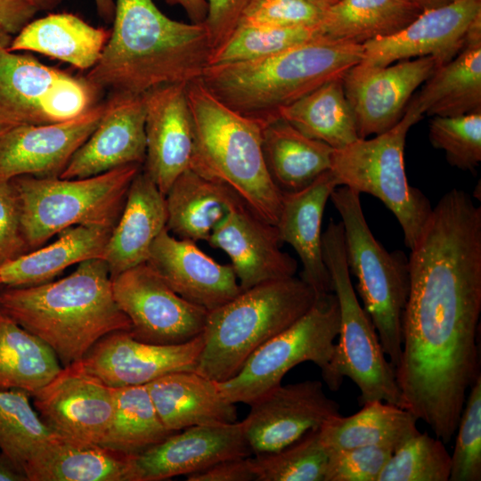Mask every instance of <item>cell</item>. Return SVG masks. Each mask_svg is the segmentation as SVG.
Segmentation results:
<instances>
[{"mask_svg": "<svg viewBox=\"0 0 481 481\" xmlns=\"http://www.w3.org/2000/svg\"><path fill=\"white\" fill-rule=\"evenodd\" d=\"M173 434L161 422L145 385L113 387V412L99 445L135 455Z\"/></svg>", "mask_w": 481, "mask_h": 481, "instance_id": "cell-38", "label": "cell"}, {"mask_svg": "<svg viewBox=\"0 0 481 481\" xmlns=\"http://www.w3.org/2000/svg\"><path fill=\"white\" fill-rule=\"evenodd\" d=\"M187 481L256 480L249 457L222 461L201 471L186 476Z\"/></svg>", "mask_w": 481, "mask_h": 481, "instance_id": "cell-49", "label": "cell"}, {"mask_svg": "<svg viewBox=\"0 0 481 481\" xmlns=\"http://www.w3.org/2000/svg\"><path fill=\"white\" fill-rule=\"evenodd\" d=\"M99 16L107 22L112 21L115 12V0H94Z\"/></svg>", "mask_w": 481, "mask_h": 481, "instance_id": "cell-53", "label": "cell"}, {"mask_svg": "<svg viewBox=\"0 0 481 481\" xmlns=\"http://www.w3.org/2000/svg\"><path fill=\"white\" fill-rule=\"evenodd\" d=\"M34 397L35 410L57 435L100 444L113 412V387L85 371L77 363L61 371Z\"/></svg>", "mask_w": 481, "mask_h": 481, "instance_id": "cell-18", "label": "cell"}, {"mask_svg": "<svg viewBox=\"0 0 481 481\" xmlns=\"http://www.w3.org/2000/svg\"><path fill=\"white\" fill-rule=\"evenodd\" d=\"M62 369L53 350L0 309V390L35 395Z\"/></svg>", "mask_w": 481, "mask_h": 481, "instance_id": "cell-36", "label": "cell"}, {"mask_svg": "<svg viewBox=\"0 0 481 481\" xmlns=\"http://www.w3.org/2000/svg\"><path fill=\"white\" fill-rule=\"evenodd\" d=\"M328 457L319 429H314L281 450L249 460L255 481H324Z\"/></svg>", "mask_w": 481, "mask_h": 481, "instance_id": "cell-41", "label": "cell"}, {"mask_svg": "<svg viewBox=\"0 0 481 481\" xmlns=\"http://www.w3.org/2000/svg\"><path fill=\"white\" fill-rule=\"evenodd\" d=\"M322 249L340 314L338 341L335 343L326 385L337 391L347 377L360 390L361 405L379 400L404 408L395 370L387 358L374 324L360 305L351 282L341 222L330 221L322 232Z\"/></svg>", "mask_w": 481, "mask_h": 481, "instance_id": "cell-9", "label": "cell"}, {"mask_svg": "<svg viewBox=\"0 0 481 481\" xmlns=\"http://www.w3.org/2000/svg\"><path fill=\"white\" fill-rule=\"evenodd\" d=\"M322 37L319 27L239 24L224 43L212 50L208 65L266 58Z\"/></svg>", "mask_w": 481, "mask_h": 481, "instance_id": "cell-40", "label": "cell"}, {"mask_svg": "<svg viewBox=\"0 0 481 481\" xmlns=\"http://www.w3.org/2000/svg\"><path fill=\"white\" fill-rule=\"evenodd\" d=\"M252 0H207L208 12L203 23L212 49L224 43L238 27Z\"/></svg>", "mask_w": 481, "mask_h": 481, "instance_id": "cell-48", "label": "cell"}, {"mask_svg": "<svg viewBox=\"0 0 481 481\" xmlns=\"http://www.w3.org/2000/svg\"><path fill=\"white\" fill-rule=\"evenodd\" d=\"M170 5H180L192 23L203 24L208 12L207 0H166Z\"/></svg>", "mask_w": 481, "mask_h": 481, "instance_id": "cell-51", "label": "cell"}, {"mask_svg": "<svg viewBox=\"0 0 481 481\" xmlns=\"http://www.w3.org/2000/svg\"><path fill=\"white\" fill-rule=\"evenodd\" d=\"M212 50L203 24L173 20L153 0H115L110 37L86 77L102 92L143 94L200 79Z\"/></svg>", "mask_w": 481, "mask_h": 481, "instance_id": "cell-2", "label": "cell"}, {"mask_svg": "<svg viewBox=\"0 0 481 481\" xmlns=\"http://www.w3.org/2000/svg\"><path fill=\"white\" fill-rule=\"evenodd\" d=\"M330 199L341 217L346 265L357 280L363 307L395 369L402 353L403 319L410 289L408 259L402 251L388 252L376 240L359 192L340 185Z\"/></svg>", "mask_w": 481, "mask_h": 481, "instance_id": "cell-8", "label": "cell"}, {"mask_svg": "<svg viewBox=\"0 0 481 481\" xmlns=\"http://www.w3.org/2000/svg\"><path fill=\"white\" fill-rule=\"evenodd\" d=\"M0 481H28L23 472H21L1 451Z\"/></svg>", "mask_w": 481, "mask_h": 481, "instance_id": "cell-52", "label": "cell"}, {"mask_svg": "<svg viewBox=\"0 0 481 481\" xmlns=\"http://www.w3.org/2000/svg\"><path fill=\"white\" fill-rule=\"evenodd\" d=\"M315 299L311 287L295 276L241 290L208 313L195 371L218 382L231 379L259 346L305 314Z\"/></svg>", "mask_w": 481, "mask_h": 481, "instance_id": "cell-6", "label": "cell"}, {"mask_svg": "<svg viewBox=\"0 0 481 481\" xmlns=\"http://www.w3.org/2000/svg\"><path fill=\"white\" fill-rule=\"evenodd\" d=\"M262 150L267 171L281 194L301 191L330 170L334 151L281 118L263 126Z\"/></svg>", "mask_w": 481, "mask_h": 481, "instance_id": "cell-32", "label": "cell"}, {"mask_svg": "<svg viewBox=\"0 0 481 481\" xmlns=\"http://www.w3.org/2000/svg\"><path fill=\"white\" fill-rule=\"evenodd\" d=\"M12 37L13 36L0 29V51L9 47Z\"/></svg>", "mask_w": 481, "mask_h": 481, "instance_id": "cell-56", "label": "cell"}, {"mask_svg": "<svg viewBox=\"0 0 481 481\" xmlns=\"http://www.w3.org/2000/svg\"><path fill=\"white\" fill-rule=\"evenodd\" d=\"M208 242L228 255L241 290L295 276L298 263L281 249L276 226L241 203L213 230Z\"/></svg>", "mask_w": 481, "mask_h": 481, "instance_id": "cell-22", "label": "cell"}, {"mask_svg": "<svg viewBox=\"0 0 481 481\" xmlns=\"http://www.w3.org/2000/svg\"><path fill=\"white\" fill-rule=\"evenodd\" d=\"M186 85H164L145 93L146 155L143 170L164 195L191 166L193 129Z\"/></svg>", "mask_w": 481, "mask_h": 481, "instance_id": "cell-23", "label": "cell"}, {"mask_svg": "<svg viewBox=\"0 0 481 481\" xmlns=\"http://www.w3.org/2000/svg\"><path fill=\"white\" fill-rule=\"evenodd\" d=\"M321 2H322L323 4H325L326 5H328L329 7L337 4L338 2H339L340 0H320Z\"/></svg>", "mask_w": 481, "mask_h": 481, "instance_id": "cell-57", "label": "cell"}, {"mask_svg": "<svg viewBox=\"0 0 481 481\" xmlns=\"http://www.w3.org/2000/svg\"><path fill=\"white\" fill-rule=\"evenodd\" d=\"M421 11L452 4L457 0H411Z\"/></svg>", "mask_w": 481, "mask_h": 481, "instance_id": "cell-55", "label": "cell"}, {"mask_svg": "<svg viewBox=\"0 0 481 481\" xmlns=\"http://www.w3.org/2000/svg\"><path fill=\"white\" fill-rule=\"evenodd\" d=\"M146 263L176 294L208 312L241 291L231 265L219 264L167 227L153 241Z\"/></svg>", "mask_w": 481, "mask_h": 481, "instance_id": "cell-24", "label": "cell"}, {"mask_svg": "<svg viewBox=\"0 0 481 481\" xmlns=\"http://www.w3.org/2000/svg\"><path fill=\"white\" fill-rule=\"evenodd\" d=\"M185 91L193 129L190 168L227 184L258 216L275 225L282 194L265 162L263 125L224 104L200 78L188 83Z\"/></svg>", "mask_w": 481, "mask_h": 481, "instance_id": "cell-5", "label": "cell"}, {"mask_svg": "<svg viewBox=\"0 0 481 481\" xmlns=\"http://www.w3.org/2000/svg\"><path fill=\"white\" fill-rule=\"evenodd\" d=\"M37 12L51 11L58 7L64 0H26Z\"/></svg>", "mask_w": 481, "mask_h": 481, "instance_id": "cell-54", "label": "cell"}, {"mask_svg": "<svg viewBox=\"0 0 481 481\" xmlns=\"http://www.w3.org/2000/svg\"><path fill=\"white\" fill-rule=\"evenodd\" d=\"M166 225L165 195L142 168L131 183L106 245L103 260L111 279L146 263L153 241Z\"/></svg>", "mask_w": 481, "mask_h": 481, "instance_id": "cell-27", "label": "cell"}, {"mask_svg": "<svg viewBox=\"0 0 481 481\" xmlns=\"http://www.w3.org/2000/svg\"><path fill=\"white\" fill-rule=\"evenodd\" d=\"M242 420L252 454L281 450L341 415L319 380L278 385L249 404Z\"/></svg>", "mask_w": 481, "mask_h": 481, "instance_id": "cell-14", "label": "cell"}, {"mask_svg": "<svg viewBox=\"0 0 481 481\" xmlns=\"http://www.w3.org/2000/svg\"><path fill=\"white\" fill-rule=\"evenodd\" d=\"M428 138L434 148L444 151L451 166L474 171L481 162V111L456 117H432Z\"/></svg>", "mask_w": 481, "mask_h": 481, "instance_id": "cell-43", "label": "cell"}, {"mask_svg": "<svg viewBox=\"0 0 481 481\" xmlns=\"http://www.w3.org/2000/svg\"><path fill=\"white\" fill-rule=\"evenodd\" d=\"M338 183L330 170L306 188L283 193L275 224L281 242L289 244L302 264L300 278L316 298L333 292L330 273L322 249V222L324 208Z\"/></svg>", "mask_w": 481, "mask_h": 481, "instance_id": "cell-25", "label": "cell"}, {"mask_svg": "<svg viewBox=\"0 0 481 481\" xmlns=\"http://www.w3.org/2000/svg\"><path fill=\"white\" fill-rule=\"evenodd\" d=\"M422 85L407 105L422 117H456L481 111V41L466 44Z\"/></svg>", "mask_w": 481, "mask_h": 481, "instance_id": "cell-33", "label": "cell"}, {"mask_svg": "<svg viewBox=\"0 0 481 481\" xmlns=\"http://www.w3.org/2000/svg\"><path fill=\"white\" fill-rule=\"evenodd\" d=\"M356 413L341 415L319 428L328 452L368 445H387L394 450L420 432L419 420L410 411L375 400L364 404Z\"/></svg>", "mask_w": 481, "mask_h": 481, "instance_id": "cell-34", "label": "cell"}, {"mask_svg": "<svg viewBox=\"0 0 481 481\" xmlns=\"http://www.w3.org/2000/svg\"><path fill=\"white\" fill-rule=\"evenodd\" d=\"M29 250L13 188L10 182L0 183V265Z\"/></svg>", "mask_w": 481, "mask_h": 481, "instance_id": "cell-47", "label": "cell"}, {"mask_svg": "<svg viewBox=\"0 0 481 481\" xmlns=\"http://www.w3.org/2000/svg\"><path fill=\"white\" fill-rule=\"evenodd\" d=\"M0 285H1V283H0Z\"/></svg>", "mask_w": 481, "mask_h": 481, "instance_id": "cell-58", "label": "cell"}, {"mask_svg": "<svg viewBox=\"0 0 481 481\" xmlns=\"http://www.w3.org/2000/svg\"><path fill=\"white\" fill-rule=\"evenodd\" d=\"M481 16V0H457L422 11L398 32L363 45L359 63L385 67L399 61L431 56L438 66L465 46L472 22Z\"/></svg>", "mask_w": 481, "mask_h": 481, "instance_id": "cell-17", "label": "cell"}, {"mask_svg": "<svg viewBox=\"0 0 481 481\" xmlns=\"http://www.w3.org/2000/svg\"><path fill=\"white\" fill-rule=\"evenodd\" d=\"M362 58V44L322 37L266 58L208 65L200 81L224 104L264 126Z\"/></svg>", "mask_w": 481, "mask_h": 481, "instance_id": "cell-4", "label": "cell"}, {"mask_svg": "<svg viewBox=\"0 0 481 481\" xmlns=\"http://www.w3.org/2000/svg\"><path fill=\"white\" fill-rule=\"evenodd\" d=\"M102 118L60 175L85 178L129 165L146 155L145 94H111Z\"/></svg>", "mask_w": 481, "mask_h": 481, "instance_id": "cell-21", "label": "cell"}, {"mask_svg": "<svg viewBox=\"0 0 481 481\" xmlns=\"http://www.w3.org/2000/svg\"><path fill=\"white\" fill-rule=\"evenodd\" d=\"M394 449L368 445L328 452L324 481H378Z\"/></svg>", "mask_w": 481, "mask_h": 481, "instance_id": "cell-46", "label": "cell"}, {"mask_svg": "<svg viewBox=\"0 0 481 481\" xmlns=\"http://www.w3.org/2000/svg\"><path fill=\"white\" fill-rule=\"evenodd\" d=\"M112 229L75 225L58 233L52 243L0 265V283L27 287L48 282L70 265L103 259Z\"/></svg>", "mask_w": 481, "mask_h": 481, "instance_id": "cell-31", "label": "cell"}, {"mask_svg": "<svg viewBox=\"0 0 481 481\" xmlns=\"http://www.w3.org/2000/svg\"><path fill=\"white\" fill-rule=\"evenodd\" d=\"M141 170L142 165L129 164L85 178L22 175L11 180L29 250L70 226L113 229Z\"/></svg>", "mask_w": 481, "mask_h": 481, "instance_id": "cell-7", "label": "cell"}, {"mask_svg": "<svg viewBox=\"0 0 481 481\" xmlns=\"http://www.w3.org/2000/svg\"><path fill=\"white\" fill-rule=\"evenodd\" d=\"M167 229L175 237L208 241L216 226L236 207L245 203L230 186L189 168L165 195Z\"/></svg>", "mask_w": 481, "mask_h": 481, "instance_id": "cell-29", "label": "cell"}, {"mask_svg": "<svg viewBox=\"0 0 481 481\" xmlns=\"http://www.w3.org/2000/svg\"><path fill=\"white\" fill-rule=\"evenodd\" d=\"M339 323L336 295L316 298L305 314L259 346L233 377L218 382L222 393L233 404H249L281 384L285 374L304 362L317 365L326 383Z\"/></svg>", "mask_w": 481, "mask_h": 481, "instance_id": "cell-11", "label": "cell"}, {"mask_svg": "<svg viewBox=\"0 0 481 481\" xmlns=\"http://www.w3.org/2000/svg\"><path fill=\"white\" fill-rule=\"evenodd\" d=\"M469 391L456 428L449 481L481 480V376Z\"/></svg>", "mask_w": 481, "mask_h": 481, "instance_id": "cell-44", "label": "cell"}, {"mask_svg": "<svg viewBox=\"0 0 481 481\" xmlns=\"http://www.w3.org/2000/svg\"><path fill=\"white\" fill-rule=\"evenodd\" d=\"M133 455L56 436L23 467L28 481H133Z\"/></svg>", "mask_w": 481, "mask_h": 481, "instance_id": "cell-28", "label": "cell"}, {"mask_svg": "<svg viewBox=\"0 0 481 481\" xmlns=\"http://www.w3.org/2000/svg\"><path fill=\"white\" fill-rule=\"evenodd\" d=\"M252 454L243 421L193 426L133 455V481H160Z\"/></svg>", "mask_w": 481, "mask_h": 481, "instance_id": "cell-20", "label": "cell"}, {"mask_svg": "<svg viewBox=\"0 0 481 481\" xmlns=\"http://www.w3.org/2000/svg\"><path fill=\"white\" fill-rule=\"evenodd\" d=\"M439 67L431 56L385 67L357 63L342 77L359 138L380 135L403 118L415 90Z\"/></svg>", "mask_w": 481, "mask_h": 481, "instance_id": "cell-15", "label": "cell"}, {"mask_svg": "<svg viewBox=\"0 0 481 481\" xmlns=\"http://www.w3.org/2000/svg\"><path fill=\"white\" fill-rule=\"evenodd\" d=\"M421 12L411 0H340L319 29L323 37L363 44L398 32Z\"/></svg>", "mask_w": 481, "mask_h": 481, "instance_id": "cell-37", "label": "cell"}, {"mask_svg": "<svg viewBox=\"0 0 481 481\" xmlns=\"http://www.w3.org/2000/svg\"><path fill=\"white\" fill-rule=\"evenodd\" d=\"M110 35V29L94 27L76 14L50 13L24 26L7 50L38 53L79 69H91Z\"/></svg>", "mask_w": 481, "mask_h": 481, "instance_id": "cell-30", "label": "cell"}, {"mask_svg": "<svg viewBox=\"0 0 481 481\" xmlns=\"http://www.w3.org/2000/svg\"><path fill=\"white\" fill-rule=\"evenodd\" d=\"M0 309L45 342L62 367L81 360L107 334L131 330L102 258L83 261L55 281L6 287L0 292Z\"/></svg>", "mask_w": 481, "mask_h": 481, "instance_id": "cell-3", "label": "cell"}, {"mask_svg": "<svg viewBox=\"0 0 481 481\" xmlns=\"http://www.w3.org/2000/svg\"><path fill=\"white\" fill-rule=\"evenodd\" d=\"M328 8L320 0H252L239 24L319 27Z\"/></svg>", "mask_w": 481, "mask_h": 481, "instance_id": "cell-45", "label": "cell"}, {"mask_svg": "<svg viewBox=\"0 0 481 481\" xmlns=\"http://www.w3.org/2000/svg\"><path fill=\"white\" fill-rule=\"evenodd\" d=\"M450 473L445 444L418 432L394 450L378 481H449Z\"/></svg>", "mask_w": 481, "mask_h": 481, "instance_id": "cell-42", "label": "cell"}, {"mask_svg": "<svg viewBox=\"0 0 481 481\" xmlns=\"http://www.w3.org/2000/svg\"><path fill=\"white\" fill-rule=\"evenodd\" d=\"M408 265L396 382L404 408L447 444L481 376V207L462 190L447 192L432 208Z\"/></svg>", "mask_w": 481, "mask_h": 481, "instance_id": "cell-1", "label": "cell"}, {"mask_svg": "<svg viewBox=\"0 0 481 481\" xmlns=\"http://www.w3.org/2000/svg\"><path fill=\"white\" fill-rule=\"evenodd\" d=\"M106 103L64 122L23 126L0 134V183L15 177H60L100 123Z\"/></svg>", "mask_w": 481, "mask_h": 481, "instance_id": "cell-19", "label": "cell"}, {"mask_svg": "<svg viewBox=\"0 0 481 481\" xmlns=\"http://www.w3.org/2000/svg\"><path fill=\"white\" fill-rule=\"evenodd\" d=\"M86 76L40 62L27 52L0 51V134L77 118L102 94Z\"/></svg>", "mask_w": 481, "mask_h": 481, "instance_id": "cell-12", "label": "cell"}, {"mask_svg": "<svg viewBox=\"0 0 481 481\" xmlns=\"http://www.w3.org/2000/svg\"><path fill=\"white\" fill-rule=\"evenodd\" d=\"M37 12L26 0H0V29L15 36Z\"/></svg>", "mask_w": 481, "mask_h": 481, "instance_id": "cell-50", "label": "cell"}, {"mask_svg": "<svg viewBox=\"0 0 481 481\" xmlns=\"http://www.w3.org/2000/svg\"><path fill=\"white\" fill-rule=\"evenodd\" d=\"M422 118L406 107L391 129L334 150L330 167L339 186L371 194L385 204L400 224L410 249L432 210L423 192L409 184L404 162L407 133Z\"/></svg>", "mask_w": 481, "mask_h": 481, "instance_id": "cell-10", "label": "cell"}, {"mask_svg": "<svg viewBox=\"0 0 481 481\" xmlns=\"http://www.w3.org/2000/svg\"><path fill=\"white\" fill-rule=\"evenodd\" d=\"M145 386L161 422L172 433L237 421L235 404L224 395L218 381L195 371L171 372Z\"/></svg>", "mask_w": 481, "mask_h": 481, "instance_id": "cell-26", "label": "cell"}, {"mask_svg": "<svg viewBox=\"0 0 481 481\" xmlns=\"http://www.w3.org/2000/svg\"><path fill=\"white\" fill-rule=\"evenodd\" d=\"M202 347V333L185 343L160 345L118 330L102 338L77 363L111 387L139 386L171 372L195 371Z\"/></svg>", "mask_w": 481, "mask_h": 481, "instance_id": "cell-16", "label": "cell"}, {"mask_svg": "<svg viewBox=\"0 0 481 481\" xmlns=\"http://www.w3.org/2000/svg\"><path fill=\"white\" fill-rule=\"evenodd\" d=\"M29 397L22 390H0V451L21 472L37 449L58 436L40 419Z\"/></svg>", "mask_w": 481, "mask_h": 481, "instance_id": "cell-39", "label": "cell"}, {"mask_svg": "<svg viewBox=\"0 0 481 481\" xmlns=\"http://www.w3.org/2000/svg\"><path fill=\"white\" fill-rule=\"evenodd\" d=\"M342 77L322 84L280 109L278 117L303 135L323 142L334 150L343 149L360 139Z\"/></svg>", "mask_w": 481, "mask_h": 481, "instance_id": "cell-35", "label": "cell"}, {"mask_svg": "<svg viewBox=\"0 0 481 481\" xmlns=\"http://www.w3.org/2000/svg\"><path fill=\"white\" fill-rule=\"evenodd\" d=\"M112 291L137 340L181 344L203 331L208 311L176 294L147 263L112 278Z\"/></svg>", "mask_w": 481, "mask_h": 481, "instance_id": "cell-13", "label": "cell"}]
</instances>
